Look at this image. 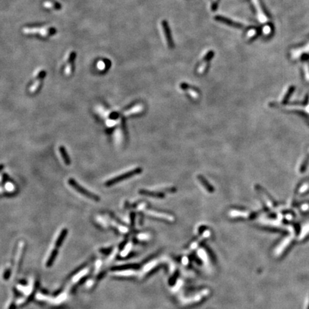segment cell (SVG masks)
<instances>
[{
    "label": "cell",
    "instance_id": "cell-1",
    "mask_svg": "<svg viewBox=\"0 0 309 309\" xmlns=\"http://www.w3.org/2000/svg\"><path fill=\"white\" fill-rule=\"evenodd\" d=\"M22 32L25 35H33L38 34L39 35L43 37L53 35L56 32V29L51 26H42V27H24Z\"/></svg>",
    "mask_w": 309,
    "mask_h": 309
},
{
    "label": "cell",
    "instance_id": "cell-2",
    "mask_svg": "<svg viewBox=\"0 0 309 309\" xmlns=\"http://www.w3.org/2000/svg\"><path fill=\"white\" fill-rule=\"evenodd\" d=\"M68 183L70 184V185H71V186L74 189V190H77L78 192H80V193H81L82 195H83L85 196V197L89 198V199L95 200V201H99V200H100V197H99L97 195L92 193V192H89V191L86 190L85 188H83V187L81 186V185L78 184L76 180H74V179H72V178L69 179Z\"/></svg>",
    "mask_w": 309,
    "mask_h": 309
},
{
    "label": "cell",
    "instance_id": "cell-3",
    "mask_svg": "<svg viewBox=\"0 0 309 309\" xmlns=\"http://www.w3.org/2000/svg\"><path fill=\"white\" fill-rule=\"evenodd\" d=\"M140 172H141V169H140V168H135V169L131 170H130V171L127 172V173L122 174V175H120L118 176H117V177H113V178L108 180L105 183V185L106 186H110V185L115 184V183H118V182H120V181H122V180H123L128 178V177H131V176L137 175V174L140 173Z\"/></svg>",
    "mask_w": 309,
    "mask_h": 309
},
{
    "label": "cell",
    "instance_id": "cell-4",
    "mask_svg": "<svg viewBox=\"0 0 309 309\" xmlns=\"http://www.w3.org/2000/svg\"><path fill=\"white\" fill-rule=\"evenodd\" d=\"M74 59H75V52L74 51L67 52L64 59V62L65 63V73L67 75H70L72 72Z\"/></svg>",
    "mask_w": 309,
    "mask_h": 309
},
{
    "label": "cell",
    "instance_id": "cell-5",
    "mask_svg": "<svg viewBox=\"0 0 309 309\" xmlns=\"http://www.w3.org/2000/svg\"><path fill=\"white\" fill-rule=\"evenodd\" d=\"M160 30L161 33H162V36L163 40L165 42V44H167L168 48H173V40L171 38V35H170V32L169 27H168V24L165 21H162L160 23Z\"/></svg>",
    "mask_w": 309,
    "mask_h": 309
},
{
    "label": "cell",
    "instance_id": "cell-6",
    "mask_svg": "<svg viewBox=\"0 0 309 309\" xmlns=\"http://www.w3.org/2000/svg\"><path fill=\"white\" fill-rule=\"evenodd\" d=\"M213 55H214V53H213V51H209L207 53L204 55V57L202 59L201 62H200L199 66L198 67V73L200 74H203L204 72H205L206 70H207L208 65L209 62L211 61V59H212Z\"/></svg>",
    "mask_w": 309,
    "mask_h": 309
},
{
    "label": "cell",
    "instance_id": "cell-7",
    "mask_svg": "<svg viewBox=\"0 0 309 309\" xmlns=\"http://www.w3.org/2000/svg\"><path fill=\"white\" fill-rule=\"evenodd\" d=\"M46 75L45 71L43 70H40L38 71L37 72L36 77H35V81L34 82L32 85L31 86L30 89H29V91L31 92L32 93L36 92L40 89L41 87V83H42V80L44 79V77Z\"/></svg>",
    "mask_w": 309,
    "mask_h": 309
},
{
    "label": "cell",
    "instance_id": "cell-8",
    "mask_svg": "<svg viewBox=\"0 0 309 309\" xmlns=\"http://www.w3.org/2000/svg\"><path fill=\"white\" fill-rule=\"evenodd\" d=\"M180 88L183 89V90H185L188 94L190 95V96L193 99H198V97H199V94L195 89H194L193 88L190 87V85H188L185 83H182L180 85Z\"/></svg>",
    "mask_w": 309,
    "mask_h": 309
},
{
    "label": "cell",
    "instance_id": "cell-9",
    "mask_svg": "<svg viewBox=\"0 0 309 309\" xmlns=\"http://www.w3.org/2000/svg\"><path fill=\"white\" fill-rule=\"evenodd\" d=\"M215 20H216V21L223 22V24H227V25H229V26H230V27H241V24L237 23V22L232 21V20H228V19L226 18V17H223L216 16L215 17Z\"/></svg>",
    "mask_w": 309,
    "mask_h": 309
},
{
    "label": "cell",
    "instance_id": "cell-10",
    "mask_svg": "<svg viewBox=\"0 0 309 309\" xmlns=\"http://www.w3.org/2000/svg\"><path fill=\"white\" fill-rule=\"evenodd\" d=\"M59 152H60V154L64 162L67 165H69L70 164V158L69 157L68 154H67L66 150H65V147L64 146H60L59 147Z\"/></svg>",
    "mask_w": 309,
    "mask_h": 309
},
{
    "label": "cell",
    "instance_id": "cell-11",
    "mask_svg": "<svg viewBox=\"0 0 309 309\" xmlns=\"http://www.w3.org/2000/svg\"><path fill=\"white\" fill-rule=\"evenodd\" d=\"M147 213L150 215H153V216H158L160 217L161 218H165L167 219V220H173V217H171L168 214H165V213H158L153 211H147Z\"/></svg>",
    "mask_w": 309,
    "mask_h": 309
},
{
    "label": "cell",
    "instance_id": "cell-12",
    "mask_svg": "<svg viewBox=\"0 0 309 309\" xmlns=\"http://www.w3.org/2000/svg\"><path fill=\"white\" fill-rule=\"evenodd\" d=\"M142 110H143V106H142L141 105H135L133 108H132L131 110H127V112H125V115L128 116V115H132V114L139 113V112H141Z\"/></svg>",
    "mask_w": 309,
    "mask_h": 309
},
{
    "label": "cell",
    "instance_id": "cell-13",
    "mask_svg": "<svg viewBox=\"0 0 309 309\" xmlns=\"http://www.w3.org/2000/svg\"><path fill=\"white\" fill-rule=\"evenodd\" d=\"M43 5H44V7H45V8L47 9H58L59 8V6L60 5H59L58 3H56L55 2H51V1H46L44 2V3H43Z\"/></svg>",
    "mask_w": 309,
    "mask_h": 309
},
{
    "label": "cell",
    "instance_id": "cell-14",
    "mask_svg": "<svg viewBox=\"0 0 309 309\" xmlns=\"http://www.w3.org/2000/svg\"><path fill=\"white\" fill-rule=\"evenodd\" d=\"M140 193L145 195H150V196H153V197H158V198H162L163 197V194L161 193V192H154V191H149V190H140Z\"/></svg>",
    "mask_w": 309,
    "mask_h": 309
},
{
    "label": "cell",
    "instance_id": "cell-15",
    "mask_svg": "<svg viewBox=\"0 0 309 309\" xmlns=\"http://www.w3.org/2000/svg\"><path fill=\"white\" fill-rule=\"evenodd\" d=\"M198 179H199V180L202 183V184L204 185V187H205V188L207 189V190H208L209 192H213V186H211V185L209 184L208 182V181L206 180L205 178H204L203 176L199 175V176H198Z\"/></svg>",
    "mask_w": 309,
    "mask_h": 309
},
{
    "label": "cell",
    "instance_id": "cell-16",
    "mask_svg": "<svg viewBox=\"0 0 309 309\" xmlns=\"http://www.w3.org/2000/svg\"><path fill=\"white\" fill-rule=\"evenodd\" d=\"M97 67H98L99 70H105L107 67H108V61L105 60V59H102V60H100L98 62H97Z\"/></svg>",
    "mask_w": 309,
    "mask_h": 309
},
{
    "label": "cell",
    "instance_id": "cell-17",
    "mask_svg": "<svg viewBox=\"0 0 309 309\" xmlns=\"http://www.w3.org/2000/svg\"><path fill=\"white\" fill-rule=\"evenodd\" d=\"M67 233V230L65 229H65H63L62 230L60 235H59V238H58V239H57V244L60 245V243L62 242V241L64 240V238H65V237L66 236Z\"/></svg>",
    "mask_w": 309,
    "mask_h": 309
},
{
    "label": "cell",
    "instance_id": "cell-18",
    "mask_svg": "<svg viewBox=\"0 0 309 309\" xmlns=\"http://www.w3.org/2000/svg\"><path fill=\"white\" fill-rule=\"evenodd\" d=\"M3 168H4L3 165H0V171H1V170L3 169Z\"/></svg>",
    "mask_w": 309,
    "mask_h": 309
}]
</instances>
